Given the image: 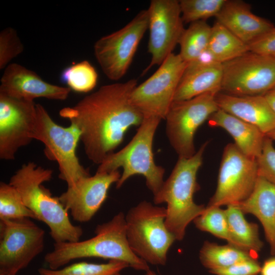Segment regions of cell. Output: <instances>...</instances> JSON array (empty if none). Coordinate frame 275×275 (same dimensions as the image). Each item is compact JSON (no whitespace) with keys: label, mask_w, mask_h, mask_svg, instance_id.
Listing matches in <instances>:
<instances>
[{"label":"cell","mask_w":275,"mask_h":275,"mask_svg":"<svg viewBox=\"0 0 275 275\" xmlns=\"http://www.w3.org/2000/svg\"><path fill=\"white\" fill-rule=\"evenodd\" d=\"M137 86L136 79L103 86L74 106L60 110V116L79 130L85 154L93 162L100 164L130 127L143 122V116L130 101Z\"/></svg>","instance_id":"cell-1"},{"label":"cell","mask_w":275,"mask_h":275,"mask_svg":"<svg viewBox=\"0 0 275 275\" xmlns=\"http://www.w3.org/2000/svg\"><path fill=\"white\" fill-rule=\"evenodd\" d=\"M52 171L34 162L22 165L10 178L9 184L19 193L24 205L45 224L54 243L75 242L83 234L81 227L72 224L68 211L58 197L52 196L43 183L51 180Z\"/></svg>","instance_id":"cell-2"},{"label":"cell","mask_w":275,"mask_h":275,"mask_svg":"<svg viewBox=\"0 0 275 275\" xmlns=\"http://www.w3.org/2000/svg\"><path fill=\"white\" fill-rule=\"evenodd\" d=\"M94 233L93 237L82 241L54 243L53 250L44 257L49 268L57 269L75 259L94 257L125 262L138 270L150 269L148 264L138 257L129 245L125 215L122 212L98 225Z\"/></svg>","instance_id":"cell-3"},{"label":"cell","mask_w":275,"mask_h":275,"mask_svg":"<svg viewBox=\"0 0 275 275\" xmlns=\"http://www.w3.org/2000/svg\"><path fill=\"white\" fill-rule=\"evenodd\" d=\"M208 143H204L190 157H178L171 174L153 196L155 205L167 204L165 224L176 240L183 239L187 226L206 208L194 202V195L200 189L197 175Z\"/></svg>","instance_id":"cell-4"},{"label":"cell","mask_w":275,"mask_h":275,"mask_svg":"<svg viewBox=\"0 0 275 275\" xmlns=\"http://www.w3.org/2000/svg\"><path fill=\"white\" fill-rule=\"evenodd\" d=\"M161 120L145 118L131 141L122 149L107 155L96 172L111 173L122 168L116 188H119L131 177L142 175L148 189L155 195L164 182L165 169L154 161L153 144Z\"/></svg>","instance_id":"cell-5"},{"label":"cell","mask_w":275,"mask_h":275,"mask_svg":"<svg viewBox=\"0 0 275 275\" xmlns=\"http://www.w3.org/2000/svg\"><path fill=\"white\" fill-rule=\"evenodd\" d=\"M166 208L143 201L125 215L126 236L132 252L148 264L164 265L168 251L176 240L168 230Z\"/></svg>","instance_id":"cell-6"},{"label":"cell","mask_w":275,"mask_h":275,"mask_svg":"<svg viewBox=\"0 0 275 275\" xmlns=\"http://www.w3.org/2000/svg\"><path fill=\"white\" fill-rule=\"evenodd\" d=\"M36 118L32 139L44 145V153L47 159L57 161L59 177L67 187L73 186L81 178L90 176L79 162L76 148L80 141V132L74 124L63 127L56 123L44 107L36 104Z\"/></svg>","instance_id":"cell-7"},{"label":"cell","mask_w":275,"mask_h":275,"mask_svg":"<svg viewBox=\"0 0 275 275\" xmlns=\"http://www.w3.org/2000/svg\"><path fill=\"white\" fill-rule=\"evenodd\" d=\"M186 66L179 54L172 53L149 78L134 88L130 101L144 119L164 120Z\"/></svg>","instance_id":"cell-8"},{"label":"cell","mask_w":275,"mask_h":275,"mask_svg":"<svg viewBox=\"0 0 275 275\" xmlns=\"http://www.w3.org/2000/svg\"><path fill=\"white\" fill-rule=\"evenodd\" d=\"M216 94L207 93L172 103L164 119L166 134L178 157L188 158L196 153L197 129L219 109Z\"/></svg>","instance_id":"cell-9"},{"label":"cell","mask_w":275,"mask_h":275,"mask_svg":"<svg viewBox=\"0 0 275 275\" xmlns=\"http://www.w3.org/2000/svg\"><path fill=\"white\" fill-rule=\"evenodd\" d=\"M45 231L29 218L0 219V275H16L44 248Z\"/></svg>","instance_id":"cell-10"},{"label":"cell","mask_w":275,"mask_h":275,"mask_svg":"<svg viewBox=\"0 0 275 275\" xmlns=\"http://www.w3.org/2000/svg\"><path fill=\"white\" fill-rule=\"evenodd\" d=\"M148 26V10H143L123 28L95 42V56L109 79L118 80L126 74Z\"/></svg>","instance_id":"cell-11"},{"label":"cell","mask_w":275,"mask_h":275,"mask_svg":"<svg viewBox=\"0 0 275 275\" xmlns=\"http://www.w3.org/2000/svg\"><path fill=\"white\" fill-rule=\"evenodd\" d=\"M259 177L256 159L229 143L224 148L215 191L207 206L235 205L252 194Z\"/></svg>","instance_id":"cell-12"},{"label":"cell","mask_w":275,"mask_h":275,"mask_svg":"<svg viewBox=\"0 0 275 275\" xmlns=\"http://www.w3.org/2000/svg\"><path fill=\"white\" fill-rule=\"evenodd\" d=\"M221 91L236 96L263 95L275 87V58L251 51L224 63Z\"/></svg>","instance_id":"cell-13"},{"label":"cell","mask_w":275,"mask_h":275,"mask_svg":"<svg viewBox=\"0 0 275 275\" xmlns=\"http://www.w3.org/2000/svg\"><path fill=\"white\" fill-rule=\"evenodd\" d=\"M149 15L148 52L151 55L146 73L152 66L160 65L173 52L185 30L179 1L152 0Z\"/></svg>","instance_id":"cell-14"},{"label":"cell","mask_w":275,"mask_h":275,"mask_svg":"<svg viewBox=\"0 0 275 275\" xmlns=\"http://www.w3.org/2000/svg\"><path fill=\"white\" fill-rule=\"evenodd\" d=\"M36 118L34 101L0 93V158L14 159L17 151L29 144Z\"/></svg>","instance_id":"cell-15"},{"label":"cell","mask_w":275,"mask_h":275,"mask_svg":"<svg viewBox=\"0 0 275 275\" xmlns=\"http://www.w3.org/2000/svg\"><path fill=\"white\" fill-rule=\"evenodd\" d=\"M120 177L119 170L96 172L93 176L83 177L73 186L67 187L58 198L74 221L89 222L105 201L111 186L116 184Z\"/></svg>","instance_id":"cell-16"},{"label":"cell","mask_w":275,"mask_h":275,"mask_svg":"<svg viewBox=\"0 0 275 275\" xmlns=\"http://www.w3.org/2000/svg\"><path fill=\"white\" fill-rule=\"evenodd\" d=\"M70 92L69 88L46 82L33 71L16 63L9 64L1 79L0 93L30 101L37 98L64 100Z\"/></svg>","instance_id":"cell-17"},{"label":"cell","mask_w":275,"mask_h":275,"mask_svg":"<svg viewBox=\"0 0 275 275\" xmlns=\"http://www.w3.org/2000/svg\"><path fill=\"white\" fill-rule=\"evenodd\" d=\"M219 109L258 128L265 135L275 129V112L264 95L236 96L219 92Z\"/></svg>","instance_id":"cell-18"},{"label":"cell","mask_w":275,"mask_h":275,"mask_svg":"<svg viewBox=\"0 0 275 275\" xmlns=\"http://www.w3.org/2000/svg\"><path fill=\"white\" fill-rule=\"evenodd\" d=\"M215 17L217 22L247 44L274 26L252 13L249 5L241 1L227 0Z\"/></svg>","instance_id":"cell-19"},{"label":"cell","mask_w":275,"mask_h":275,"mask_svg":"<svg viewBox=\"0 0 275 275\" xmlns=\"http://www.w3.org/2000/svg\"><path fill=\"white\" fill-rule=\"evenodd\" d=\"M244 213L254 215L261 223L270 253L275 256V185L259 176L250 196L235 204Z\"/></svg>","instance_id":"cell-20"},{"label":"cell","mask_w":275,"mask_h":275,"mask_svg":"<svg viewBox=\"0 0 275 275\" xmlns=\"http://www.w3.org/2000/svg\"><path fill=\"white\" fill-rule=\"evenodd\" d=\"M208 120L210 126L226 130L244 154L255 159L259 156L266 135L256 126L219 108Z\"/></svg>","instance_id":"cell-21"},{"label":"cell","mask_w":275,"mask_h":275,"mask_svg":"<svg viewBox=\"0 0 275 275\" xmlns=\"http://www.w3.org/2000/svg\"><path fill=\"white\" fill-rule=\"evenodd\" d=\"M222 79L223 65L220 63L184 73L174 101L188 100L207 93L217 94L221 91Z\"/></svg>","instance_id":"cell-22"},{"label":"cell","mask_w":275,"mask_h":275,"mask_svg":"<svg viewBox=\"0 0 275 275\" xmlns=\"http://www.w3.org/2000/svg\"><path fill=\"white\" fill-rule=\"evenodd\" d=\"M225 212L232 245L250 252L260 251L263 243L259 237L258 225L248 222L244 213L235 205H228Z\"/></svg>","instance_id":"cell-23"},{"label":"cell","mask_w":275,"mask_h":275,"mask_svg":"<svg viewBox=\"0 0 275 275\" xmlns=\"http://www.w3.org/2000/svg\"><path fill=\"white\" fill-rule=\"evenodd\" d=\"M250 252L228 244L218 245L205 241L199 253L202 264L210 270L224 268L239 262L256 259Z\"/></svg>","instance_id":"cell-24"},{"label":"cell","mask_w":275,"mask_h":275,"mask_svg":"<svg viewBox=\"0 0 275 275\" xmlns=\"http://www.w3.org/2000/svg\"><path fill=\"white\" fill-rule=\"evenodd\" d=\"M208 48L222 64L250 51L248 44L217 21L212 26Z\"/></svg>","instance_id":"cell-25"},{"label":"cell","mask_w":275,"mask_h":275,"mask_svg":"<svg viewBox=\"0 0 275 275\" xmlns=\"http://www.w3.org/2000/svg\"><path fill=\"white\" fill-rule=\"evenodd\" d=\"M212 26L205 20L190 23L185 29L180 39L179 53L183 60L187 63L200 54L208 48Z\"/></svg>","instance_id":"cell-26"},{"label":"cell","mask_w":275,"mask_h":275,"mask_svg":"<svg viewBox=\"0 0 275 275\" xmlns=\"http://www.w3.org/2000/svg\"><path fill=\"white\" fill-rule=\"evenodd\" d=\"M60 80L71 90L87 93L96 87L98 74L90 63L85 60L65 68L61 74Z\"/></svg>","instance_id":"cell-27"},{"label":"cell","mask_w":275,"mask_h":275,"mask_svg":"<svg viewBox=\"0 0 275 275\" xmlns=\"http://www.w3.org/2000/svg\"><path fill=\"white\" fill-rule=\"evenodd\" d=\"M128 267L126 262L116 260L101 264L80 262L57 269L40 268L38 272L40 275H114Z\"/></svg>","instance_id":"cell-28"},{"label":"cell","mask_w":275,"mask_h":275,"mask_svg":"<svg viewBox=\"0 0 275 275\" xmlns=\"http://www.w3.org/2000/svg\"><path fill=\"white\" fill-rule=\"evenodd\" d=\"M193 222L199 230L209 232L232 245L225 210L220 207H206L204 212L195 218Z\"/></svg>","instance_id":"cell-29"},{"label":"cell","mask_w":275,"mask_h":275,"mask_svg":"<svg viewBox=\"0 0 275 275\" xmlns=\"http://www.w3.org/2000/svg\"><path fill=\"white\" fill-rule=\"evenodd\" d=\"M29 218L36 219L34 213L24 204L16 189L10 185L0 183V219Z\"/></svg>","instance_id":"cell-30"},{"label":"cell","mask_w":275,"mask_h":275,"mask_svg":"<svg viewBox=\"0 0 275 275\" xmlns=\"http://www.w3.org/2000/svg\"><path fill=\"white\" fill-rule=\"evenodd\" d=\"M227 0L179 1L182 18L185 23L206 20L216 17Z\"/></svg>","instance_id":"cell-31"},{"label":"cell","mask_w":275,"mask_h":275,"mask_svg":"<svg viewBox=\"0 0 275 275\" xmlns=\"http://www.w3.org/2000/svg\"><path fill=\"white\" fill-rule=\"evenodd\" d=\"M23 45L16 31L8 27L0 33V69L6 68L8 63L23 51Z\"/></svg>","instance_id":"cell-32"},{"label":"cell","mask_w":275,"mask_h":275,"mask_svg":"<svg viewBox=\"0 0 275 275\" xmlns=\"http://www.w3.org/2000/svg\"><path fill=\"white\" fill-rule=\"evenodd\" d=\"M272 141L265 136L262 152L256 160L259 176L275 185V148Z\"/></svg>","instance_id":"cell-33"},{"label":"cell","mask_w":275,"mask_h":275,"mask_svg":"<svg viewBox=\"0 0 275 275\" xmlns=\"http://www.w3.org/2000/svg\"><path fill=\"white\" fill-rule=\"evenodd\" d=\"M249 51L275 58V26L248 44Z\"/></svg>","instance_id":"cell-34"},{"label":"cell","mask_w":275,"mask_h":275,"mask_svg":"<svg viewBox=\"0 0 275 275\" xmlns=\"http://www.w3.org/2000/svg\"><path fill=\"white\" fill-rule=\"evenodd\" d=\"M260 270L261 266L256 259H252L210 272L215 275H257Z\"/></svg>","instance_id":"cell-35"},{"label":"cell","mask_w":275,"mask_h":275,"mask_svg":"<svg viewBox=\"0 0 275 275\" xmlns=\"http://www.w3.org/2000/svg\"><path fill=\"white\" fill-rule=\"evenodd\" d=\"M218 63L219 62L207 48L195 59L186 63L184 73L191 72Z\"/></svg>","instance_id":"cell-36"},{"label":"cell","mask_w":275,"mask_h":275,"mask_svg":"<svg viewBox=\"0 0 275 275\" xmlns=\"http://www.w3.org/2000/svg\"><path fill=\"white\" fill-rule=\"evenodd\" d=\"M261 275H275V257L266 260L261 267Z\"/></svg>","instance_id":"cell-37"},{"label":"cell","mask_w":275,"mask_h":275,"mask_svg":"<svg viewBox=\"0 0 275 275\" xmlns=\"http://www.w3.org/2000/svg\"><path fill=\"white\" fill-rule=\"evenodd\" d=\"M263 95L275 112V87Z\"/></svg>","instance_id":"cell-38"},{"label":"cell","mask_w":275,"mask_h":275,"mask_svg":"<svg viewBox=\"0 0 275 275\" xmlns=\"http://www.w3.org/2000/svg\"><path fill=\"white\" fill-rule=\"evenodd\" d=\"M266 136L271 139L272 141H275V129L266 134Z\"/></svg>","instance_id":"cell-39"},{"label":"cell","mask_w":275,"mask_h":275,"mask_svg":"<svg viewBox=\"0 0 275 275\" xmlns=\"http://www.w3.org/2000/svg\"><path fill=\"white\" fill-rule=\"evenodd\" d=\"M145 275H156V274L155 272L149 269L148 271H146Z\"/></svg>","instance_id":"cell-40"},{"label":"cell","mask_w":275,"mask_h":275,"mask_svg":"<svg viewBox=\"0 0 275 275\" xmlns=\"http://www.w3.org/2000/svg\"><path fill=\"white\" fill-rule=\"evenodd\" d=\"M114 275H121V274H120V273H116V274H115Z\"/></svg>","instance_id":"cell-41"}]
</instances>
